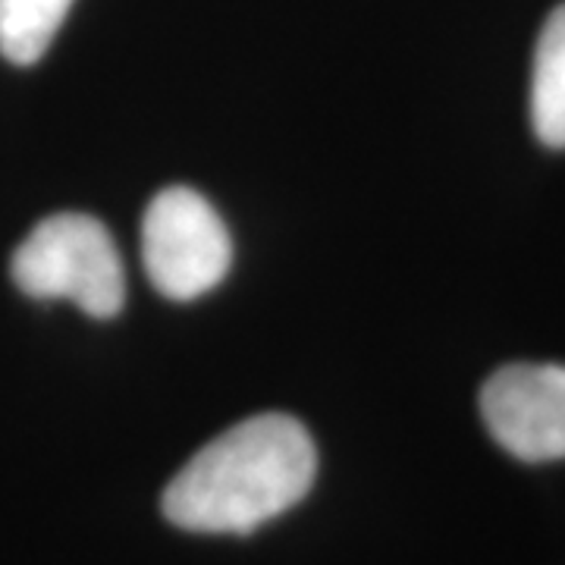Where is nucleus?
Instances as JSON below:
<instances>
[{"label": "nucleus", "mask_w": 565, "mask_h": 565, "mask_svg": "<svg viewBox=\"0 0 565 565\" xmlns=\"http://www.w3.org/2000/svg\"><path fill=\"white\" fill-rule=\"evenodd\" d=\"M10 277L29 299H70L88 318H117L126 305V270L110 230L88 214H54L22 239Z\"/></svg>", "instance_id": "f03ea898"}, {"label": "nucleus", "mask_w": 565, "mask_h": 565, "mask_svg": "<svg viewBox=\"0 0 565 565\" xmlns=\"http://www.w3.org/2000/svg\"><path fill=\"white\" fill-rule=\"evenodd\" d=\"M70 7L73 0H0V57L17 66L39 63Z\"/></svg>", "instance_id": "423d86ee"}, {"label": "nucleus", "mask_w": 565, "mask_h": 565, "mask_svg": "<svg viewBox=\"0 0 565 565\" xmlns=\"http://www.w3.org/2000/svg\"><path fill=\"white\" fill-rule=\"evenodd\" d=\"M531 122L546 148H565V3L546 17L531 73Z\"/></svg>", "instance_id": "39448f33"}, {"label": "nucleus", "mask_w": 565, "mask_h": 565, "mask_svg": "<svg viewBox=\"0 0 565 565\" xmlns=\"http://www.w3.org/2000/svg\"><path fill=\"white\" fill-rule=\"evenodd\" d=\"M141 264L163 299L192 302L230 274L233 239L204 195L189 185H170L145 211Z\"/></svg>", "instance_id": "7ed1b4c3"}, {"label": "nucleus", "mask_w": 565, "mask_h": 565, "mask_svg": "<svg viewBox=\"0 0 565 565\" xmlns=\"http://www.w3.org/2000/svg\"><path fill=\"white\" fill-rule=\"evenodd\" d=\"M481 418L522 462L565 459V364H505L481 390Z\"/></svg>", "instance_id": "20e7f679"}, {"label": "nucleus", "mask_w": 565, "mask_h": 565, "mask_svg": "<svg viewBox=\"0 0 565 565\" xmlns=\"http://www.w3.org/2000/svg\"><path fill=\"white\" fill-rule=\"evenodd\" d=\"M318 475V449L302 422L252 415L202 446L163 490L170 525L192 534H252L302 503Z\"/></svg>", "instance_id": "f257e3e1"}]
</instances>
